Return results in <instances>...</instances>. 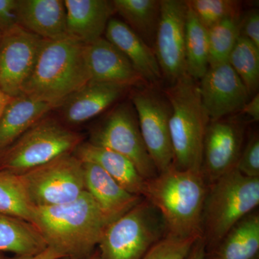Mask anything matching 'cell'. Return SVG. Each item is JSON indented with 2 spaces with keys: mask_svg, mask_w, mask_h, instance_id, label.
<instances>
[{
  "mask_svg": "<svg viewBox=\"0 0 259 259\" xmlns=\"http://www.w3.org/2000/svg\"><path fill=\"white\" fill-rule=\"evenodd\" d=\"M32 225L47 247L64 258L87 259L93 254L111 221L86 190L68 203L33 207Z\"/></svg>",
  "mask_w": 259,
  "mask_h": 259,
  "instance_id": "obj_1",
  "label": "cell"
},
{
  "mask_svg": "<svg viewBox=\"0 0 259 259\" xmlns=\"http://www.w3.org/2000/svg\"><path fill=\"white\" fill-rule=\"evenodd\" d=\"M208 185L201 171L173 166L145 180L143 197L161 213L168 234L201 237V223Z\"/></svg>",
  "mask_w": 259,
  "mask_h": 259,
  "instance_id": "obj_2",
  "label": "cell"
},
{
  "mask_svg": "<svg viewBox=\"0 0 259 259\" xmlns=\"http://www.w3.org/2000/svg\"><path fill=\"white\" fill-rule=\"evenodd\" d=\"M90 81L84 44L69 36L45 40L22 94L59 107Z\"/></svg>",
  "mask_w": 259,
  "mask_h": 259,
  "instance_id": "obj_3",
  "label": "cell"
},
{
  "mask_svg": "<svg viewBox=\"0 0 259 259\" xmlns=\"http://www.w3.org/2000/svg\"><path fill=\"white\" fill-rule=\"evenodd\" d=\"M163 91L171 106L172 166L180 170L201 171L204 134L209 119L201 100L199 81L187 74Z\"/></svg>",
  "mask_w": 259,
  "mask_h": 259,
  "instance_id": "obj_4",
  "label": "cell"
},
{
  "mask_svg": "<svg viewBox=\"0 0 259 259\" xmlns=\"http://www.w3.org/2000/svg\"><path fill=\"white\" fill-rule=\"evenodd\" d=\"M258 204L259 178L243 176L234 168L209 184L201 223L205 251Z\"/></svg>",
  "mask_w": 259,
  "mask_h": 259,
  "instance_id": "obj_5",
  "label": "cell"
},
{
  "mask_svg": "<svg viewBox=\"0 0 259 259\" xmlns=\"http://www.w3.org/2000/svg\"><path fill=\"white\" fill-rule=\"evenodd\" d=\"M83 136L54 117H42L0 151V171L21 175L65 154L72 153Z\"/></svg>",
  "mask_w": 259,
  "mask_h": 259,
  "instance_id": "obj_6",
  "label": "cell"
},
{
  "mask_svg": "<svg viewBox=\"0 0 259 259\" xmlns=\"http://www.w3.org/2000/svg\"><path fill=\"white\" fill-rule=\"evenodd\" d=\"M167 233L161 213L143 198L107 227L98 250L102 259H142Z\"/></svg>",
  "mask_w": 259,
  "mask_h": 259,
  "instance_id": "obj_7",
  "label": "cell"
},
{
  "mask_svg": "<svg viewBox=\"0 0 259 259\" xmlns=\"http://www.w3.org/2000/svg\"><path fill=\"white\" fill-rule=\"evenodd\" d=\"M34 207L72 202L85 191L83 162L72 153L18 175Z\"/></svg>",
  "mask_w": 259,
  "mask_h": 259,
  "instance_id": "obj_8",
  "label": "cell"
},
{
  "mask_svg": "<svg viewBox=\"0 0 259 259\" xmlns=\"http://www.w3.org/2000/svg\"><path fill=\"white\" fill-rule=\"evenodd\" d=\"M140 132L158 174L173 165L174 155L170 137L171 106L164 91L157 86L146 85L131 93Z\"/></svg>",
  "mask_w": 259,
  "mask_h": 259,
  "instance_id": "obj_9",
  "label": "cell"
},
{
  "mask_svg": "<svg viewBox=\"0 0 259 259\" xmlns=\"http://www.w3.org/2000/svg\"><path fill=\"white\" fill-rule=\"evenodd\" d=\"M89 142L120 153L136 167L145 180L158 175L140 132L132 103L119 104L93 130Z\"/></svg>",
  "mask_w": 259,
  "mask_h": 259,
  "instance_id": "obj_10",
  "label": "cell"
},
{
  "mask_svg": "<svg viewBox=\"0 0 259 259\" xmlns=\"http://www.w3.org/2000/svg\"><path fill=\"white\" fill-rule=\"evenodd\" d=\"M187 1L161 0V15L153 50L162 78L169 85L187 74L185 57Z\"/></svg>",
  "mask_w": 259,
  "mask_h": 259,
  "instance_id": "obj_11",
  "label": "cell"
},
{
  "mask_svg": "<svg viewBox=\"0 0 259 259\" xmlns=\"http://www.w3.org/2000/svg\"><path fill=\"white\" fill-rule=\"evenodd\" d=\"M45 40L20 25L2 33L0 88L10 97L21 95Z\"/></svg>",
  "mask_w": 259,
  "mask_h": 259,
  "instance_id": "obj_12",
  "label": "cell"
},
{
  "mask_svg": "<svg viewBox=\"0 0 259 259\" xmlns=\"http://www.w3.org/2000/svg\"><path fill=\"white\" fill-rule=\"evenodd\" d=\"M244 134V124L236 117L209 120L204 134L201 166L207 185L236 168Z\"/></svg>",
  "mask_w": 259,
  "mask_h": 259,
  "instance_id": "obj_13",
  "label": "cell"
},
{
  "mask_svg": "<svg viewBox=\"0 0 259 259\" xmlns=\"http://www.w3.org/2000/svg\"><path fill=\"white\" fill-rule=\"evenodd\" d=\"M199 83L201 100L209 120L241 112L250 97L229 63L209 66Z\"/></svg>",
  "mask_w": 259,
  "mask_h": 259,
  "instance_id": "obj_14",
  "label": "cell"
},
{
  "mask_svg": "<svg viewBox=\"0 0 259 259\" xmlns=\"http://www.w3.org/2000/svg\"><path fill=\"white\" fill-rule=\"evenodd\" d=\"M84 58L90 81L128 89L148 85L128 59L106 38L102 37L84 44Z\"/></svg>",
  "mask_w": 259,
  "mask_h": 259,
  "instance_id": "obj_15",
  "label": "cell"
},
{
  "mask_svg": "<svg viewBox=\"0 0 259 259\" xmlns=\"http://www.w3.org/2000/svg\"><path fill=\"white\" fill-rule=\"evenodd\" d=\"M128 88L112 83L90 81L69 95L58 107L66 122L80 124L106 110Z\"/></svg>",
  "mask_w": 259,
  "mask_h": 259,
  "instance_id": "obj_16",
  "label": "cell"
},
{
  "mask_svg": "<svg viewBox=\"0 0 259 259\" xmlns=\"http://www.w3.org/2000/svg\"><path fill=\"white\" fill-rule=\"evenodd\" d=\"M85 190L111 223L128 212L144 197L130 193L95 163L83 162Z\"/></svg>",
  "mask_w": 259,
  "mask_h": 259,
  "instance_id": "obj_17",
  "label": "cell"
},
{
  "mask_svg": "<svg viewBox=\"0 0 259 259\" xmlns=\"http://www.w3.org/2000/svg\"><path fill=\"white\" fill-rule=\"evenodd\" d=\"M64 5L68 35L83 44L102 37L115 13L109 0H65Z\"/></svg>",
  "mask_w": 259,
  "mask_h": 259,
  "instance_id": "obj_18",
  "label": "cell"
},
{
  "mask_svg": "<svg viewBox=\"0 0 259 259\" xmlns=\"http://www.w3.org/2000/svg\"><path fill=\"white\" fill-rule=\"evenodd\" d=\"M105 38L113 44L132 64L148 85L156 86L162 79L161 70L153 49L123 21L110 19Z\"/></svg>",
  "mask_w": 259,
  "mask_h": 259,
  "instance_id": "obj_19",
  "label": "cell"
},
{
  "mask_svg": "<svg viewBox=\"0 0 259 259\" xmlns=\"http://www.w3.org/2000/svg\"><path fill=\"white\" fill-rule=\"evenodd\" d=\"M18 25L44 40L69 36L62 0H18Z\"/></svg>",
  "mask_w": 259,
  "mask_h": 259,
  "instance_id": "obj_20",
  "label": "cell"
},
{
  "mask_svg": "<svg viewBox=\"0 0 259 259\" xmlns=\"http://www.w3.org/2000/svg\"><path fill=\"white\" fill-rule=\"evenodd\" d=\"M73 154L82 162H91L101 167L130 193L143 197L145 180L130 160L108 148L83 142Z\"/></svg>",
  "mask_w": 259,
  "mask_h": 259,
  "instance_id": "obj_21",
  "label": "cell"
},
{
  "mask_svg": "<svg viewBox=\"0 0 259 259\" xmlns=\"http://www.w3.org/2000/svg\"><path fill=\"white\" fill-rule=\"evenodd\" d=\"M58 107L55 104L40 101L24 94L13 97L0 118V151Z\"/></svg>",
  "mask_w": 259,
  "mask_h": 259,
  "instance_id": "obj_22",
  "label": "cell"
},
{
  "mask_svg": "<svg viewBox=\"0 0 259 259\" xmlns=\"http://www.w3.org/2000/svg\"><path fill=\"white\" fill-rule=\"evenodd\" d=\"M259 255L258 210L247 214L226 233L204 259H253Z\"/></svg>",
  "mask_w": 259,
  "mask_h": 259,
  "instance_id": "obj_23",
  "label": "cell"
},
{
  "mask_svg": "<svg viewBox=\"0 0 259 259\" xmlns=\"http://www.w3.org/2000/svg\"><path fill=\"white\" fill-rule=\"evenodd\" d=\"M118 13L136 33L153 49L161 15V0H113Z\"/></svg>",
  "mask_w": 259,
  "mask_h": 259,
  "instance_id": "obj_24",
  "label": "cell"
},
{
  "mask_svg": "<svg viewBox=\"0 0 259 259\" xmlns=\"http://www.w3.org/2000/svg\"><path fill=\"white\" fill-rule=\"evenodd\" d=\"M47 248L45 241L33 225L0 213V253L34 255Z\"/></svg>",
  "mask_w": 259,
  "mask_h": 259,
  "instance_id": "obj_25",
  "label": "cell"
},
{
  "mask_svg": "<svg viewBox=\"0 0 259 259\" xmlns=\"http://www.w3.org/2000/svg\"><path fill=\"white\" fill-rule=\"evenodd\" d=\"M185 57L187 74L199 81L209 68L207 29L189 7L186 21Z\"/></svg>",
  "mask_w": 259,
  "mask_h": 259,
  "instance_id": "obj_26",
  "label": "cell"
},
{
  "mask_svg": "<svg viewBox=\"0 0 259 259\" xmlns=\"http://www.w3.org/2000/svg\"><path fill=\"white\" fill-rule=\"evenodd\" d=\"M33 207L18 175L0 171V213L30 223Z\"/></svg>",
  "mask_w": 259,
  "mask_h": 259,
  "instance_id": "obj_27",
  "label": "cell"
},
{
  "mask_svg": "<svg viewBox=\"0 0 259 259\" xmlns=\"http://www.w3.org/2000/svg\"><path fill=\"white\" fill-rule=\"evenodd\" d=\"M228 62L244 83L250 97L258 93L259 49L248 39L240 36Z\"/></svg>",
  "mask_w": 259,
  "mask_h": 259,
  "instance_id": "obj_28",
  "label": "cell"
},
{
  "mask_svg": "<svg viewBox=\"0 0 259 259\" xmlns=\"http://www.w3.org/2000/svg\"><path fill=\"white\" fill-rule=\"evenodd\" d=\"M240 19H226L207 29L209 66L228 62L236 45L239 31Z\"/></svg>",
  "mask_w": 259,
  "mask_h": 259,
  "instance_id": "obj_29",
  "label": "cell"
},
{
  "mask_svg": "<svg viewBox=\"0 0 259 259\" xmlns=\"http://www.w3.org/2000/svg\"><path fill=\"white\" fill-rule=\"evenodd\" d=\"M187 4L208 29L226 19L241 18V2L236 0H188Z\"/></svg>",
  "mask_w": 259,
  "mask_h": 259,
  "instance_id": "obj_30",
  "label": "cell"
},
{
  "mask_svg": "<svg viewBox=\"0 0 259 259\" xmlns=\"http://www.w3.org/2000/svg\"><path fill=\"white\" fill-rule=\"evenodd\" d=\"M199 236L179 237L167 233L142 259H186Z\"/></svg>",
  "mask_w": 259,
  "mask_h": 259,
  "instance_id": "obj_31",
  "label": "cell"
},
{
  "mask_svg": "<svg viewBox=\"0 0 259 259\" xmlns=\"http://www.w3.org/2000/svg\"><path fill=\"white\" fill-rule=\"evenodd\" d=\"M236 169L243 176L259 178V137L254 134L248 140L237 162Z\"/></svg>",
  "mask_w": 259,
  "mask_h": 259,
  "instance_id": "obj_32",
  "label": "cell"
},
{
  "mask_svg": "<svg viewBox=\"0 0 259 259\" xmlns=\"http://www.w3.org/2000/svg\"><path fill=\"white\" fill-rule=\"evenodd\" d=\"M240 36L245 37L259 49V12L256 8L248 10L239 20Z\"/></svg>",
  "mask_w": 259,
  "mask_h": 259,
  "instance_id": "obj_33",
  "label": "cell"
},
{
  "mask_svg": "<svg viewBox=\"0 0 259 259\" xmlns=\"http://www.w3.org/2000/svg\"><path fill=\"white\" fill-rule=\"evenodd\" d=\"M18 0H0V32L8 31L18 25Z\"/></svg>",
  "mask_w": 259,
  "mask_h": 259,
  "instance_id": "obj_34",
  "label": "cell"
},
{
  "mask_svg": "<svg viewBox=\"0 0 259 259\" xmlns=\"http://www.w3.org/2000/svg\"><path fill=\"white\" fill-rule=\"evenodd\" d=\"M61 253L53 248L47 247L45 250L34 255H15L14 256L3 259H61L64 258Z\"/></svg>",
  "mask_w": 259,
  "mask_h": 259,
  "instance_id": "obj_35",
  "label": "cell"
},
{
  "mask_svg": "<svg viewBox=\"0 0 259 259\" xmlns=\"http://www.w3.org/2000/svg\"><path fill=\"white\" fill-rule=\"evenodd\" d=\"M241 112L249 116L255 122L259 120V95L255 94L254 96L250 97L248 102L245 104Z\"/></svg>",
  "mask_w": 259,
  "mask_h": 259,
  "instance_id": "obj_36",
  "label": "cell"
},
{
  "mask_svg": "<svg viewBox=\"0 0 259 259\" xmlns=\"http://www.w3.org/2000/svg\"><path fill=\"white\" fill-rule=\"evenodd\" d=\"M204 255H205V245L202 237H199L194 243L188 256L186 259H204Z\"/></svg>",
  "mask_w": 259,
  "mask_h": 259,
  "instance_id": "obj_37",
  "label": "cell"
},
{
  "mask_svg": "<svg viewBox=\"0 0 259 259\" xmlns=\"http://www.w3.org/2000/svg\"><path fill=\"white\" fill-rule=\"evenodd\" d=\"M13 97H10L8 94L3 91V89L0 88V118L4 112L5 109L6 108L7 105L11 101Z\"/></svg>",
  "mask_w": 259,
  "mask_h": 259,
  "instance_id": "obj_38",
  "label": "cell"
},
{
  "mask_svg": "<svg viewBox=\"0 0 259 259\" xmlns=\"http://www.w3.org/2000/svg\"><path fill=\"white\" fill-rule=\"evenodd\" d=\"M87 259H102L101 255L100 254V252L98 250H95L93 254L90 255Z\"/></svg>",
  "mask_w": 259,
  "mask_h": 259,
  "instance_id": "obj_39",
  "label": "cell"
},
{
  "mask_svg": "<svg viewBox=\"0 0 259 259\" xmlns=\"http://www.w3.org/2000/svg\"><path fill=\"white\" fill-rule=\"evenodd\" d=\"M0 259H3V256L1 253H0Z\"/></svg>",
  "mask_w": 259,
  "mask_h": 259,
  "instance_id": "obj_40",
  "label": "cell"
},
{
  "mask_svg": "<svg viewBox=\"0 0 259 259\" xmlns=\"http://www.w3.org/2000/svg\"><path fill=\"white\" fill-rule=\"evenodd\" d=\"M253 259H259V255H257V256H255Z\"/></svg>",
  "mask_w": 259,
  "mask_h": 259,
  "instance_id": "obj_41",
  "label": "cell"
},
{
  "mask_svg": "<svg viewBox=\"0 0 259 259\" xmlns=\"http://www.w3.org/2000/svg\"><path fill=\"white\" fill-rule=\"evenodd\" d=\"M1 37H2V32H0V40H1Z\"/></svg>",
  "mask_w": 259,
  "mask_h": 259,
  "instance_id": "obj_42",
  "label": "cell"
},
{
  "mask_svg": "<svg viewBox=\"0 0 259 259\" xmlns=\"http://www.w3.org/2000/svg\"><path fill=\"white\" fill-rule=\"evenodd\" d=\"M61 259H71V258H61Z\"/></svg>",
  "mask_w": 259,
  "mask_h": 259,
  "instance_id": "obj_43",
  "label": "cell"
}]
</instances>
